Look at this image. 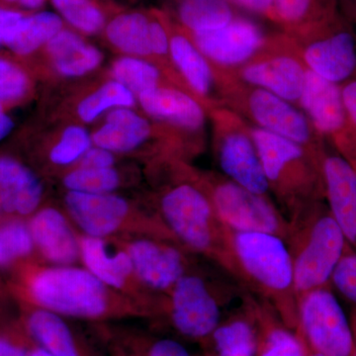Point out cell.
I'll return each mask as SVG.
<instances>
[{
    "label": "cell",
    "mask_w": 356,
    "mask_h": 356,
    "mask_svg": "<svg viewBox=\"0 0 356 356\" xmlns=\"http://www.w3.org/2000/svg\"><path fill=\"white\" fill-rule=\"evenodd\" d=\"M33 297L54 313L95 318L106 310L104 283L92 273L72 267L42 271L32 281Z\"/></svg>",
    "instance_id": "obj_1"
},
{
    "label": "cell",
    "mask_w": 356,
    "mask_h": 356,
    "mask_svg": "<svg viewBox=\"0 0 356 356\" xmlns=\"http://www.w3.org/2000/svg\"><path fill=\"white\" fill-rule=\"evenodd\" d=\"M302 341L323 356H353V324L337 297L324 288L306 293L300 306Z\"/></svg>",
    "instance_id": "obj_2"
},
{
    "label": "cell",
    "mask_w": 356,
    "mask_h": 356,
    "mask_svg": "<svg viewBox=\"0 0 356 356\" xmlns=\"http://www.w3.org/2000/svg\"><path fill=\"white\" fill-rule=\"evenodd\" d=\"M298 36L305 40L302 53L307 69L339 86L355 79L356 33L341 14Z\"/></svg>",
    "instance_id": "obj_3"
},
{
    "label": "cell",
    "mask_w": 356,
    "mask_h": 356,
    "mask_svg": "<svg viewBox=\"0 0 356 356\" xmlns=\"http://www.w3.org/2000/svg\"><path fill=\"white\" fill-rule=\"evenodd\" d=\"M218 161L232 181L264 196L270 188L254 140L238 117L228 112L216 114Z\"/></svg>",
    "instance_id": "obj_4"
},
{
    "label": "cell",
    "mask_w": 356,
    "mask_h": 356,
    "mask_svg": "<svg viewBox=\"0 0 356 356\" xmlns=\"http://www.w3.org/2000/svg\"><path fill=\"white\" fill-rule=\"evenodd\" d=\"M234 250L248 275L270 291L294 285L293 261L280 236L262 232H236Z\"/></svg>",
    "instance_id": "obj_5"
},
{
    "label": "cell",
    "mask_w": 356,
    "mask_h": 356,
    "mask_svg": "<svg viewBox=\"0 0 356 356\" xmlns=\"http://www.w3.org/2000/svg\"><path fill=\"white\" fill-rule=\"evenodd\" d=\"M346 236L332 215L320 218L312 227L303 248L293 261L294 288L306 293L322 288L331 280L343 257Z\"/></svg>",
    "instance_id": "obj_6"
},
{
    "label": "cell",
    "mask_w": 356,
    "mask_h": 356,
    "mask_svg": "<svg viewBox=\"0 0 356 356\" xmlns=\"http://www.w3.org/2000/svg\"><path fill=\"white\" fill-rule=\"evenodd\" d=\"M213 205L191 184H181L163 196L161 210L166 222L187 245L209 250L213 241Z\"/></svg>",
    "instance_id": "obj_7"
},
{
    "label": "cell",
    "mask_w": 356,
    "mask_h": 356,
    "mask_svg": "<svg viewBox=\"0 0 356 356\" xmlns=\"http://www.w3.org/2000/svg\"><path fill=\"white\" fill-rule=\"evenodd\" d=\"M300 103L317 133L332 137L343 149L355 147L341 86L307 69Z\"/></svg>",
    "instance_id": "obj_8"
},
{
    "label": "cell",
    "mask_w": 356,
    "mask_h": 356,
    "mask_svg": "<svg viewBox=\"0 0 356 356\" xmlns=\"http://www.w3.org/2000/svg\"><path fill=\"white\" fill-rule=\"evenodd\" d=\"M212 205L221 221L236 232H262L274 235L280 232V217L267 199L235 182L216 185Z\"/></svg>",
    "instance_id": "obj_9"
},
{
    "label": "cell",
    "mask_w": 356,
    "mask_h": 356,
    "mask_svg": "<svg viewBox=\"0 0 356 356\" xmlns=\"http://www.w3.org/2000/svg\"><path fill=\"white\" fill-rule=\"evenodd\" d=\"M188 34L210 62L224 67L248 62L266 44L261 27L238 16L217 29Z\"/></svg>",
    "instance_id": "obj_10"
},
{
    "label": "cell",
    "mask_w": 356,
    "mask_h": 356,
    "mask_svg": "<svg viewBox=\"0 0 356 356\" xmlns=\"http://www.w3.org/2000/svg\"><path fill=\"white\" fill-rule=\"evenodd\" d=\"M172 317L180 334L203 339L211 336L219 325L220 310L202 280L182 276L175 285Z\"/></svg>",
    "instance_id": "obj_11"
},
{
    "label": "cell",
    "mask_w": 356,
    "mask_h": 356,
    "mask_svg": "<svg viewBox=\"0 0 356 356\" xmlns=\"http://www.w3.org/2000/svg\"><path fill=\"white\" fill-rule=\"evenodd\" d=\"M250 116L259 127L303 147L311 146L315 140V128L305 114L291 103L264 89L254 88L247 99Z\"/></svg>",
    "instance_id": "obj_12"
},
{
    "label": "cell",
    "mask_w": 356,
    "mask_h": 356,
    "mask_svg": "<svg viewBox=\"0 0 356 356\" xmlns=\"http://www.w3.org/2000/svg\"><path fill=\"white\" fill-rule=\"evenodd\" d=\"M322 172L332 217L346 242L356 245V168L343 156L327 154Z\"/></svg>",
    "instance_id": "obj_13"
},
{
    "label": "cell",
    "mask_w": 356,
    "mask_h": 356,
    "mask_svg": "<svg viewBox=\"0 0 356 356\" xmlns=\"http://www.w3.org/2000/svg\"><path fill=\"white\" fill-rule=\"evenodd\" d=\"M163 28V16L142 11L116 14L105 25V39L125 56L151 60L154 48Z\"/></svg>",
    "instance_id": "obj_14"
},
{
    "label": "cell",
    "mask_w": 356,
    "mask_h": 356,
    "mask_svg": "<svg viewBox=\"0 0 356 356\" xmlns=\"http://www.w3.org/2000/svg\"><path fill=\"white\" fill-rule=\"evenodd\" d=\"M306 70L305 65L298 58L280 55L245 65L240 74L245 83L264 89L291 103L300 102Z\"/></svg>",
    "instance_id": "obj_15"
},
{
    "label": "cell",
    "mask_w": 356,
    "mask_h": 356,
    "mask_svg": "<svg viewBox=\"0 0 356 356\" xmlns=\"http://www.w3.org/2000/svg\"><path fill=\"white\" fill-rule=\"evenodd\" d=\"M65 204L70 216L93 238H102L116 231L127 216L125 199L112 194H91L70 191Z\"/></svg>",
    "instance_id": "obj_16"
},
{
    "label": "cell",
    "mask_w": 356,
    "mask_h": 356,
    "mask_svg": "<svg viewBox=\"0 0 356 356\" xmlns=\"http://www.w3.org/2000/svg\"><path fill=\"white\" fill-rule=\"evenodd\" d=\"M143 111L159 121L186 132L197 133L205 126L202 105L192 95L177 88L158 86L137 95Z\"/></svg>",
    "instance_id": "obj_17"
},
{
    "label": "cell",
    "mask_w": 356,
    "mask_h": 356,
    "mask_svg": "<svg viewBox=\"0 0 356 356\" xmlns=\"http://www.w3.org/2000/svg\"><path fill=\"white\" fill-rule=\"evenodd\" d=\"M53 69L60 76L79 79L102 65L104 55L97 47L72 30H60L44 47Z\"/></svg>",
    "instance_id": "obj_18"
},
{
    "label": "cell",
    "mask_w": 356,
    "mask_h": 356,
    "mask_svg": "<svg viewBox=\"0 0 356 356\" xmlns=\"http://www.w3.org/2000/svg\"><path fill=\"white\" fill-rule=\"evenodd\" d=\"M133 269L149 286L163 290L184 276V261L175 248L149 241H137L129 248Z\"/></svg>",
    "instance_id": "obj_19"
},
{
    "label": "cell",
    "mask_w": 356,
    "mask_h": 356,
    "mask_svg": "<svg viewBox=\"0 0 356 356\" xmlns=\"http://www.w3.org/2000/svg\"><path fill=\"white\" fill-rule=\"evenodd\" d=\"M153 126L147 118L127 107L107 112L102 126L93 134L95 146L112 153H130L151 138Z\"/></svg>",
    "instance_id": "obj_20"
},
{
    "label": "cell",
    "mask_w": 356,
    "mask_h": 356,
    "mask_svg": "<svg viewBox=\"0 0 356 356\" xmlns=\"http://www.w3.org/2000/svg\"><path fill=\"white\" fill-rule=\"evenodd\" d=\"M170 57L192 92L208 99L215 88L214 72L210 60L196 47L186 30H175L170 26Z\"/></svg>",
    "instance_id": "obj_21"
},
{
    "label": "cell",
    "mask_w": 356,
    "mask_h": 356,
    "mask_svg": "<svg viewBox=\"0 0 356 356\" xmlns=\"http://www.w3.org/2000/svg\"><path fill=\"white\" fill-rule=\"evenodd\" d=\"M42 185L36 175L15 159L0 158V206L27 215L38 207Z\"/></svg>",
    "instance_id": "obj_22"
},
{
    "label": "cell",
    "mask_w": 356,
    "mask_h": 356,
    "mask_svg": "<svg viewBox=\"0 0 356 356\" xmlns=\"http://www.w3.org/2000/svg\"><path fill=\"white\" fill-rule=\"evenodd\" d=\"M33 241L47 259L56 264H69L76 259L79 245L64 215L53 208L40 211L30 228Z\"/></svg>",
    "instance_id": "obj_23"
},
{
    "label": "cell",
    "mask_w": 356,
    "mask_h": 356,
    "mask_svg": "<svg viewBox=\"0 0 356 356\" xmlns=\"http://www.w3.org/2000/svg\"><path fill=\"white\" fill-rule=\"evenodd\" d=\"M250 132L270 186H277L293 166L305 161V147L261 127L250 128Z\"/></svg>",
    "instance_id": "obj_24"
},
{
    "label": "cell",
    "mask_w": 356,
    "mask_h": 356,
    "mask_svg": "<svg viewBox=\"0 0 356 356\" xmlns=\"http://www.w3.org/2000/svg\"><path fill=\"white\" fill-rule=\"evenodd\" d=\"M337 0H273L274 22L299 35L336 19Z\"/></svg>",
    "instance_id": "obj_25"
},
{
    "label": "cell",
    "mask_w": 356,
    "mask_h": 356,
    "mask_svg": "<svg viewBox=\"0 0 356 356\" xmlns=\"http://www.w3.org/2000/svg\"><path fill=\"white\" fill-rule=\"evenodd\" d=\"M64 23L58 13L51 11L25 14L4 44L16 55H31L64 29Z\"/></svg>",
    "instance_id": "obj_26"
},
{
    "label": "cell",
    "mask_w": 356,
    "mask_h": 356,
    "mask_svg": "<svg viewBox=\"0 0 356 356\" xmlns=\"http://www.w3.org/2000/svg\"><path fill=\"white\" fill-rule=\"evenodd\" d=\"M81 255L89 273L104 284L119 288L123 286L133 270L132 261L129 254H110L108 248L100 238L88 236L81 245Z\"/></svg>",
    "instance_id": "obj_27"
},
{
    "label": "cell",
    "mask_w": 356,
    "mask_h": 356,
    "mask_svg": "<svg viewBox=\"0 0 356 356\" xmlns=\"http://www.w3.org/2000/svg\"><path fill=\"white\" fill-rule=\"evenodd\" d=\"M177 17L187 32H203L228 24L236 17L229 0H178Z\"/></svg>",
    "instance_id": "obj_28"
},
{
    "label": "cell",
    "mask_w": 356,
    "mask_h": 356,
    "mask_svg": "<svg viewBox=\"0 0 356 356\" xmlns=\"http://www.w3.org/2000/svg\"><path fill=\"white\" fill-rule=\"evenodd\" d=\"M28 327L42 348L58 356H79L69 327L51 311H37L30 316Z\"/></svg>",
    "instance_id": "obj_29"
},
{
    "label": "cell",
    "mask_w": 356,
    "mask_h": 356,
    "mask_svg": "<svg viewBox=\"0 0 356 356\" xmlns=\"http://www.w3.org/2000/svg\"><path fill=\"white\" fill-rule=\"evenodd\" d=\"M137 102V96L130 89L111 79L83 97L76 105V114L79 121L90 124L105 112L121 107L132 108Z\"/></svg>",
    "instance_id": "obj_30"
},
{
    "label": "cell",
    "mask_w": 356,
    "mask_h": 356,
    "mask_svg": "<svg viewBox=\"0 0 356 356\" xmlns=\"http://www.w3.org/2000/svg\"><path fill=\"white\" fill-rule=\"evenodd\" d=\"M110 76L130 89L136 96L161 86L163 79L161 70L156 63L130 56L116 58L112 63Z\"/></svg>",
    "instance_id": "obj_31"
},
{
    "label": "cell",
    "mask_w": 356,
    "mask_h": 356,
    "mask_svg": "<svg viewBox=\"0 0 356 356\" xmlns=\"http://www.w3.org/2000/svg\"><path fill=\"white\" fill-rule=\"evenodd\" d=\"M64 22L81 35L103 32L107 23L106 14L95 0H49Z\"/></svg>",
    "instance_id": "obj_32"
},
{
    "label": "cell",
    "mask_w": 356,
    "mask_h": 356,
    "mask_svg": "<svg viewBox=\"0 0 356 356\" xmlns=\"http://www.w3.org/2000/svg\"><path fill=\"white\" fill-rule=\"evenodd\" d=\"M219 356H255L259 334L245 320H236L218 325L211 334Z\"/></svg>",
    "instance_id": "obj_33"
},
{
    "label": "cell",
    "mask_w": 356,
    "mask_h": 356,
    "mask_svg": "<svg viewBox=\"0 0 356 356\" xmlns=\"http://www.w3.org/2000/svg\"><path fill=\"white\" fill-rule=\"evenodd\" d=\"M64 184L70 191L107 194L119 186L120 175L113 168H77L65 175Z\"/></svg>",
    "instance_id": "obj_34"
},
{
    "label": "cell",
    "mask_w": 356,
    "mask_h": 356,
    "mask_svg": "<svg viewBox=\"0 0 356 356\" xmlns=\"http://www.w3.org/2000/svg\"><path fill=\"white\" fill-rule=\"evenodd\" d=\"M92 137L81 125H70L60 134V139L50 152L51 163L69 165L79 161L92 145Z\"/></svg>",
    "instance_id": "obj_35"
},
{
    "label": "cell",
    "mask_w": 356,
    "mask_h": 356,
    "mask_svg": "<svg viewBox=\"0 0 356 356\" xmlns=\"http://www.w3.org/2000/svg\"><path fill=\"white\" fill-rule=\"evenodd\" d=\"M306 346L298 334L280 327L267 329L259 336L255 356H304Z\"/></svg>",
    "instance_id": "obj_36"
},
{
    "label": "cell",
    "mask_w": 356,
    "mask_h": 356,
    "mask_svg": "<svg viewBox=\"0 0 356 356\" xmlns=\"http://www.w3.org/2000/svg\"><path fill=\"white\" fill-rule=\"evenodd\" d=\"M31 232L21 222H13L0 227V266L31 252Z\"/></svg>",
    "instance_id": "obj_37"
},
{
    "label": "cell",
    "mask_w": 356,
    "mask_h": 356,
    "mask_svg": "<svg viewBox=\"0 0 356 356\" xmlns=\"http://www.w3.org/2000/svg\"><path fill=\"white\" fill-rule=\"evenodd\" d=\"M29 76L6 58H0V102H13L22 99L29 92Z\"/></svg>",
    "instance_id": "obj_38"
},
{
    "label": "cell",
    "mask_w": 356,
    "mask_h": 356,
    "mask_svg": "<svg viewBox=\"0 0 356 356\" xmlns=\"http://www.w3.org/2000/svg\"><path fill=\"white\" fill-rule=\"evenodd\" d=\"M331 280L334 287L356 305V254L343 255Z\"/></svg>",
    "instance_id": "obj_39"
},
{
    "label": "cell",
    "mask_w": 356,
    "mask_h": 356,
    "mask_svg": "<svg viewBox=\"0 0 356 356\" xmlns=\"http://www.w3.org/2000/svg\"><path fill=\"white\" fill-rule=\"evenodd\" d=\"M79 168H110L115 163L114 153L99 147H91L79 159Z\"/></svg>",
    "instance_id": "obj_40"
},
{
    "label": "cell",
    "mask_w": 356,
    "mask_h": 356,
    "mask_svg": "<svg viewBox=\"0 0 356 356\" xmlns=\"http://www.w3.org/2000/svg\"><path fill=\"white\" fill-rule=\"evenodd\" d=\"M24 15L22 11L0 6V46L6 43Z\"/></svg>",
    "instance_id": "obj_41"
},
{
    "label": "cell",
    "mask_w": 356,
    "mask_h": 356,
    "mask_svg": "<svg viewBox=\"0 0 356 356\" xmlns=\"http://www.w3.org/2000/svg\"><path fill=\"white\" fill-rule=\"evenodd\" d=\"M341 95L351 129H353V138L356 147V79L348 81L341 86Z\"/></svg>",
    "instance_id": "obj_42"
},
{
    "label": "cell",
    "mask_w": 356,
    "mask_h": 356,
    "mask_svg": "<svg viewBox=\"0 0 356 356\" xmlns=\"http://www.w3.org/2000/svg\"><path fill=\"white\" fill-rule=\"evenodd\" d=\"M149 356H191L181 344L172 339H161L152 346Z\"/></svg>",
    "instance_id": "obj_43"
},
{
    "label": "cell",
    "mask_w": 356,
    "mask_h": 356,
    "mask_svg": "<svg viewBox=\"0 0 356 356\" xmlns=\"http://www.w3.org/2000/svg\"><path fill=\"white\" fill-rule=\"evenodd\" d=\"M232 3L250 13L266 16L273 20V0H229Z\"/></svg>",
    "instance_id": "obj_44"
},
{
    "label": "cell",
    "mask_w": 356,
    "mask_h": 356,
    "mask_svg": "<svg viewBox=\"0 0 356 356\" xmlns=\"http://www.w3.org/2000/svg\"><path fill=\"white\" fill-rule=\"evenodd\" d=\"M47 0H0L2 6L6 8L14 9V10L30 11L37 13L41 11Z\"/></svg>",
    "instance_id": "obj_45"
},
{
    "label": "cell",
    "mask_w": 356,
    "mask_h": 356,
    "mask_svg": "<svg viewBox=\"0 0 356 356\" xmlns=\"http://www.w3.org/2000/svg\"><path fill=\"white\" fill-rule=\"evenodd\" d=\"M339 13L351 25H356V0H337Z\"/></svg>",
    "instance_id": "obj_46"
},
{
    "label": "cell",
    "mask_w": 356,
    "mask_h": 356,
    "mask_svg": "<svg viewBox=\"0 0 356 356\" xmlns=\"http://www.w3.org/2000/svg\"><path fill=\"white\" fill-rule=\"evenodd\" d=\"M14 122L3 108V105L0 102V142L6 139L7 136L13 132Z\"/></svg>",
    "instance_id": "obj_47"
},
{
    "label": "cell",
    "mask_w": 356,
    "mask_h": 356,
    "mask_svg": "<svg viewBox=\"0 0 356 356\" xmlns=\"http://www.w3.org/2000/svg\"><path fill=\"white\" fill-rule=\"evenodd\" d=\"M24 350L10 341L0 339V356H27Z\"/></svg>",
    "instance_id": "obj_48"
},
{
    "label": "cell",
    "mask_w": 356,
    "mask_h": 356,
    "mask_svg": "<svg viewBox=\"0 0 356 356\" xmlns=\"http://www.w3.org/2000/svg\"><path fill=\"white\" fill-rule=\"evenodd\" d=\"M27 356H58L53 355V353H49L44 348H38V350H35L31 351V353H28Z\"/></svg>",
    "instance_id": "obj_49"
},
{
    "label": "cell",
    "mask_w": 356,
    "mask_h": 356,
    "mask_svg": "<svg viewBox=\"0 0 356 356\" xmlns=\"http://www.w3.org/2000/svg\"><path fill=\"white\" fill-rule=\"evenodd\" d=\"M305 346H306V344H305ZM304 356H323V355H318V353H313V351H311L310 350H309V348H307V346H306L305 355H304Z\"/></svg>",
    "instance_id": "obj_50"
},
{
    "label": "cell",
    "mask_w": 356,
    "mask_h": 356,
    "mask_svg": "<svg viewBox=\"0 0 356 356\" xmlns=\"http://www.w3.org/2000/svg\"><path fill=\"white\" fill-rule=\"evenodd\" d=\"M353 332H355V353H353V356H356V321L355 323H353Z\"/></svg>",
    "instance_id": "obj_51"
}]
</instances>
